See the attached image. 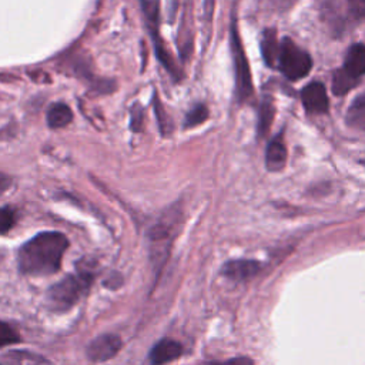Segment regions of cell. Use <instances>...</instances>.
<instances>
[{"label":"cell","instance_id":"cell-1","mask_svg":"<svg viewBox=\"0 0 365 365\" xmlns=\"http://www.w3.org/2000/svg\"><path fill=\"white\" fill-rule=\"evenodd\" d=\"M68 240L58 231H43L26 241L17 252V267L24 275L44 277L61 267Z\"/></svg>","mask_w":365,"mask_h":365},{"label":"cell","instance_id":"cell-2","mask_svg":"<svg viewBox=\"0 0 365 365\" xmlns=\"http://www.w3.org/2000/svg\"><path fill=\"white\" fill-rule=\"evenodd\" d=\"M93 281L94 272L88 264H84V267L78 264L76 274H68L48 288L47 302L50 308L58 312L70 309L84 294H87Z\"/></svg>","mask_w":365,"mask_h":365},{"label":"cell","instance_id":"cell-3","mask_svg":"<svg viewBox=\"0 0 365 365\" xmlns=\"http://www.w3.org/2000/svg\"><path fill=\"white\" fill-rule=\"evenodd\" d=\"M180 217H181V211L178 208L168 210L150 228L148 241H150V250L153 254V259L155 264L163 265L161 261L165 259V255L170 250L173 238L177 232V225L180 222Z\"/></svg>","mask_w":365,"mask_h":365},{"label":"cell","instance_id":"cell-4","mask_svg":"<svg viewBox=\"0 0 365 365\" xmlns=\"http://www.w3.org/2000/svg\"><path fill=\"white\" fill-rule=\"evenodd\" d=\"M277 67L287 78L299 80L309 73L312 60L305 50L297 46L291 38L285 37L279 43Z\"/></svg>","mask_w":365,"mask_h":365},{"label":"cell","instance_id":"cell-5","mask_svg":"<svg viewBox=\"0 0 365 365\" xmlns=\"http://www.w3.org/2000/svg\"><path fill=\"white\" fill-rule=\"evenodd\" d=\"M231 50L234 58L235 68V86H237V97L240 101H245L252 94V81L250 66L241 44V38L237 33V27L231 29Z\"/></svg>","mask_w":365,"mask_h":365},{"label":"cell","instance_id":"cell-6","mask_svg":"<svg viewBox=\"0 0 365 365\" xmlns=\"http://www.w3.org/2000/svg\"><path fill=\"white\" fill-rule=\"evenodd\" d=\"M141 1V10H143V14H144V19H145V23L147 26L150 27V31L153 34V38H154V48L157 51V57L163 61L164 67L175 74L177 73V68L173 63V58L170 57V54L167 53L165 47L163 46L161 40H160V36H158V20H160V0H140Z\"/></svg>","mask_w":365,"mask_h":365},{"label":"cell","instance_id":"cell-7","mask_svg":"<svg viewBox=\"0 0 365 365\" xmlns=\"http://www.w3.org/2000/svg\"><path fill=\"white\" fill-rule=\"evenodd\" d=\"M121 348V338L115 334H101L90 341L86 354L91 362H104L117 355Z\"/></svg>","mask_w":365,"mask_h":365},{"label":"cell","instance_id":"cell-8","mask_svg":"<svg viewBox=\"0 0 365 365\" xmlns=\"http://www.w3.org/2000/svg\"><path fill=\"white\" fill-rule=\"evenodd\" d=\"M301 100L305 110L311 114H322L328 111V96L322 83L312 81L301 91Z\"/></svg>","mask_w":365,"mask_h":365},{"label":"cell","instance_id":"cell-9","mask_svg":"<svg viewBox=\"0 0 365 365\" xmlns=\"http://www.w3.org/2000/svg\"><path fill=\"white\" fill-rule=\"evenodd\" d=\"M182 345L171 338L160 339L148 352L150 365H165L182 355Z\"/></svg>","mask_w":365,"mask_h":365},{"label":"cell","instance_id":"cell-10","mask_svg":"<svg viewBox=\"0 0 365 365\" xmlns=\"http://www.w3.org/2000/svg\"><path fill=\"white\" fill-rule=\"evenodd\" d=\"M261 268L262 265L254 259H231L222 265L221 274L231 281L242 282L255 277Z\"/></svg>","mask_w":365,"mask_h":365},{"label":"cell","instance_id":"cell-11","mask_svg":"<svg viewBox=\"0 0 365 365\" xmlns=\"http://www.w3.org/2000/svg\"><path fill=\"white\" fill-rule=\"evenodd\" d=\"M342 70L356 80L365 74V44L356 43L349 47Z\"/></svg>","mask_w":365,"mask_h":365},{"label":"cell","instance_id":"cell-12","mask_svg":"<svg viewBox=\"0 0 365 365\" xmlns=\"http://www.w3.org/2000/svg\"><path fill=\"white\" fill-rule=\"evenodd\" d=\"M287 161V148L282 141V135H277L271 140L265 151V165L269 171H279Z\"/></svg>","mask_w":365,"mask_h":365},{"label":"cell","instance_id":"cell-13","mask_svg":"<svg viewBox=\"0 0 365 365\" xmlns=\"http://www.w3.org/2000/svg\"><path fill=\"white\" fill-rule=\"evenodd\" d=\"M46 120L50 128H63L71 123L73 111L64 103H53L47 110Z\"/></svg>","mask_w":365,"mask_h":365},{"label":"cell","instance_id":"cell-14","mask_svg":"<svg viewBox=\"0 0 365 365\" xmlns=\"http://www.w3.org/2000/svg\"><path fill=\"white\" fill-rule=\"evenodd\" d=\"M278 51H279V43L277 38V31L275 29H267L261 40V53L267 66L277 67Z\"/></svg>","mask_w":365,"mask_h":365},{"label":"cell","instance_id":"cell-15","mask_svg":"<svg viewBox=\"0 0 365 365\" xmlns=\"http://www.w3.org/2000/svg\"><path fill=\"white\" fill-rule=\"evenodd\" d=\"M346 123L351 127L365 133V93L359 94L349 106L346 113Z\"/></svg>","mask_w":365,"mask_h":365},{"label":"cell","instance_id":"cell-16","mask_svg":"<svg viewBox=\"0 0 365 365\" xmlns=\"http://www.w3.org/2000/svg\"><path fill=\"white\" fill-rule=\"evenodd\" d=\"M359 80L351 77L349 74H346L342 68L336 70L334 73V77H332V91L336 94V96H342V94H346L351 88H354L356 84H358Z\"/></svg>","mask_w":365,"mask_h":365},{"label":"cell","instance_id":"cell-17","mask_svg":"<svg viewBox=\"0 0 365 365\" xmlns=\"http://www.w3.org/2000/svg\"><path fill=\"white\" fill-rule=\"evenodd\" d=\"M272 118H274V106L269 98H265L261 103L259 115H258V133L259 134H265L268 131Z\"/></svg>","mask_w":365,"mask_h":365},{"label":"cell","instance_id":"cell-18","mask_svg":"<svg viewBox=\"0 0 365 365\" xmlns=\"http://www.w3.org/2000/svg\"><path fill=\"white\" fill-rule=\"evenodd\" d=\"M207 117H208V108L204 104H195L188 111V114L185 115L184 125L185 127H195V125L204 123L207 120Z\"/></svg>","mask_w":365,"mask_h":365},{"label":"cell","instance_id":"cell-19","mask_svg":"<svg viewBox=\"0 0 365 365\" xmlns=\"http://www.w3.org/2000/svg\"><path fill=\"white\" fill-rule=\"evenodd\" d=\"M16 224V210L11 207H0V234L9 232Z\"/></svg>","mask_w":365,"mask_h":365},{"label":"cell","instance_id":"cell-20","mask_svg":"<svg viewBox=\"0 0 365 365\" xmlns=\"http://www.w3.org/2000/svg\"><path fill=\"white\" fill-rule=\"evenodd\" d=\"M19 334L7 322L0 321V346L16 344L19 342Z\"/></svg>","mask_w":365,"mask_h":365},{"label":"cell","instance_id":"cell-21","mask_svg":"<svg viewBox=\"0 0 365 365\" xmlns=\"http://www.w3.org/2000/svg\"><path fill=\"white\" fill-rule=\"evenodd\" d=\"M204 365H254V361L248 356H235L225 361H211L205 362Z\"/></svg>","mask_w":365,"mask_h":365},{"label":"cell","instance_id":"cell-22","mask_svg":"<svg viewBox=\"0 0 365 365\" xmlns=\"http://www.w3.org/2000/svg\"><path fill=\"white\" fill-rule=\"evenodd\" d=\"M348 6L355 17H365V0H348Z\"/></svg>","mask_w":365,"mask_h":365},{"label":"cell","instance_id":"cell-23","mask_svg":"<svg viewBox=\"0 0 365 365\" xmlns=\"http://www.w3.org/2000/svg\"><path fill=\"white\" fill-rule=\"evenodd\" d=\"M11 184V178L7 174L0 173V194H3Z\"/></svg>","mask_w":365,"mask_h":365},{"label":"cell","instance_id":"cell-24","mask_svg":"<svg viewBox=\"0 0 365 365\" xmlns=\"http://www.w3.org/2000/svg\"><path fill=\"white\" fill-rule=\"evenodd\" d=\"M295 0H271V3L277 7H289Z\"/></svg>","mask_w":365,"mask_h":365}]
</instances>
